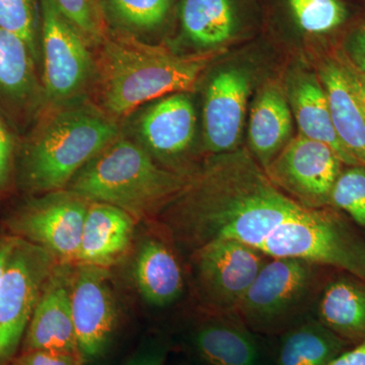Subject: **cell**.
<instances>
[{"label": "cell", "instance_id": "1", "mask_svg": "<svg viewBox=\"0 0 365 365\" xmlns=\"http://www.w3.org/2000/svg\"><path fill=\"white\" fill-rule=\"evenodd\" d=\"M160 213L170 237L189 252L232 240L269 259H302L365 280V241L337 209L297 202L247 148L211 155Z\"/></svg>", "mask_w": 365, "mask_h": 365}, {"label": "cell", "instance_id": "2", "mask_svg": "<svg viewBox=\"0 0 365 365\" xmlns=\"http://www.w3.org/2000/svg\"><path fill=\"white\" fill-rule=\"evenodd\" d=\"M96 58L98 106L114 119L176 93H189L222 50L181 55L127 37L107 38Z\"/></svg>", "mask_w": 365, "mask_h": 365}, {"label": "cell", "instance_id": "3", "mask_svg": "<svg viewBox=\"0 0 365 365\" xmlns=\"http://www.w3.org/2000/svg\"><path fill=\"white\" fill-rule=\"evenodd\" d=\"M120 134L117 120L86 98L48 106L21 150L24 186L40 193L66 189L79 170Z\"/></svg>", "mask_w": 365, "mask_h": 365}, {"label": "cell", "instance_id": "4", "mask_svg": "<svg viewBox=\"0 0 365 365\" xmlns=\"http://www.w3.org/2000/svg\"><path fill=\"white\" fill-rule=\"evenodd\" d=\"M188 175L165 169L134 139L120 134L86 163L66 189L90 202L116 206L137 220L158 215Z\"/></svg>", "mask_w": 365, "mask_h": 365}, {"label": "cell", "instance_id": "5", "mask_svg": "<svg viewBox=\"0 0 365 365\" xmlns=\"http://www.w3.org/2000/svg\"><path fill=\"white\" fill-rule=\"evenodd\" d=\"M330 269L302 259H269L237 313L255 333L279 336L314 316Z\"/></svg>", "mask_w": 365, "mask_h": 365}, {"label": "cell", "instance_id": "6", "mask_svg": "<svg viewBox=\"0 0 365 365\" xmlns=\"http://www.w3.org/2000/svg\"><path fill=\"white\" fill-rule=\"evenodd\" d=\"M40 11L45 105L86 98L96 72L90 42L60 13L53 0H40Z\"/></svg>", "mask_w": 365, "mask_h": 365}, {"label": "cell", "instance_id": "7", "mask_svg": "<svg viewBox=\"0 0 365 365\" xmlns=\"http://www.w3.org/2000/svg\"><path fill=\"white\" fill-rule=\"evenodd\" d=\"M57 267L47 250L16 237L0 278V365H11L46 283Z\"/></svg>", "mask_w": 365, "mask_h": 365}, {"label": "cell", "instance_id": "8", "mask_svg": "<svg viewBox=\"0 0 365 365\" xmlns=\"http://www.w3.org/2000/svg\"><path fill=\"white\" fill-rule=\"evenodd\" d=\"M268 257L232 240H215L190 252V263L206 312H237Z\"/></svg>", "mask_w": 365, "mask_h": 365}, {"label": "cell", "instance_id": "9", "mask_svg": "<svg viewBox=\"0 0 365 365\" xmlns=\"http://www.w3.org/2000/svg\"><path fill=\"white\" fill-rule=\"evenodd\" d=\"M343 165L330 146L299 134L264 170L297 202L309 208H325L330 207L331 192Z\"/></svg>", "mask_w": 365, "mask_h": 365}, {"label": "cell", "instance_id": "10", "mask_svg": "<svg viewBox=\"0 0 365 365\" xmlns=\"http://www.w3.org/2000/svg\"><path fill=\"white\" fill-rule=\"evenodd\" d=\"M44 194L14 216V230L64 263L78 261L91 202L68 189Z\"/></svg>", "mask_w": 365, "mask_h": 365}, {"label": "cell", "instance_id": "11", "mask_svg": "<svg viewBox=\"0 0 365 365\" xmlns=\"http://www.w3.org/2000/svg\"><path fill=\"white\" fill-rule=\"evenodd\" d=\"M107 268L79 264L71 275V306L83 361L102 356L111 344L119 312Z\"/></svg>", "mask_w": 365, "mask_h": 365}, {"label": "cell", "instance_id": "12", "mask_svg": "<svg viewBox=\"0 0 365 365\" xmlns=\"http://www.w3.org/2000/svg\"><path fill=\"white\" fill-rule=\"evenodd\" d=\"M146 105L132 121L134 140L153 158L173 167L188 153L195 137L193 102L188 93H176Z\"/></svg>", "mask_w": 365, "mask_h": 365}, {"label": "cell", "instance_id": "13", "mask_svg": "<svg viewBox=\"0 0 365 365\" xmlns=\"http://www.w3.org/2000/svg\"><path fill=\"white\" fill-rule=\"evenodd\" d=\"M318 76L325 88L334 127L346 150L365 167V78L347 54L327 56Z\"/></svg>", "mask_w": 365, "mask_h": 365}, {"label": "cell", "instance_id": "14", "mask_svg": "<svg viewBox=\"0 0 365 365\" xmlns=\"http://www.w3.org/2000/svg\"><path fill=\"white\" fill-rule=\"evenodd\" d=\"M204 312L190 334L192 349L204 365H268L261 335L237 312Z\"/></svg>", "mask_w": 365, "mask_h": 365}, {"label": "cell", "instance_id": "15", "mask_svg": "<svg viewBox=\"0 0 365 365\" xmlns=\"http://www.w3.org/2000/svg\"><path fill=\"white\" fill-rule=\"evenodd\" d=\"M250 91L251 79L241 68L223 69L211 79L203 109L204 143L211 155L237 150Z\"/></svg>", "mask_w": 365, "mask_h": 365}, {"label": "cell", "instance_id": "16", "mask_svg": "<svg viewBox=\"0 0 365 365\" xmlns=\"http://www.w3.org/2000/svg\"><path fill=\"white\" fill-rule=\"evenodd\" d=\"M45 105L37 63L16 34L0 26V115L9 124L23 125Z\"/></svg>", "mask_w": 365, "mask_h": 365}, {"label": "cell", "instance_id": "17", "mask_svg": "<svg viewBox=\"0 0 365 365\" xmlns=\"http://www.w3.org/2000/svg\"><path fill=\"white\" fill-rule=\"evenodd\" d=\"M66 264L57 266L46 283L26 328L21 351L44 350L81 355L71 313L72 274Z\"/></svg>", "mask_w": 365, "mask_h": 365}, {"label": "cell", "instance_id": "18", "mask_svg": "<svg viewBox=\"0 0 365 365\" xmlns=\"http://www.w3.org/2000/svg\"><path fill=\"white\" fill-rule=\"evenodd\" d=\"M135 222L116 206L91 202L83 225L79 264L107 268L121 260L133 239Z\"/></svg>", "mask_w": 365, "mask_h": 365}, {"label": "cell", "instance_id": "19", "mask_svg": "<svg viewBox=\"0 0 365 365\" xmlns=\"http://www.w3.org/2000/svg\"><path fill=\"white\" fill-rule=\"evenodd\" d=\"M287 96L300 135L330 146L344 165H360L337 135L325 88L318 74L309 71L295 74L290 79Z\"/></svg>", "mask_w": 365, "mask_h": 365}, {"label": "cell", "instance_id": "20", "mask_svg": "<svg viewBox=\"0 0 365 365\" xmlns=\"http://www.w3.org/2000/svg\"><path fill=\"white\" fill-rule=\"evenodd\" d=\"M314 316L348 343L365 341V280L343 272L327 279Z\"/></svg>", "mask_w": 365, "mask_h": 365}, {"label": "cell", "instance_id": "21", "mask_svg": "<svg viewBox=\"0 0 365 365\" xmlns=\"http://www.w3.org/2000/svg\"><path fill=\"white\" fill-rule=\"evenodd\" d=\"M292 133V112L284 91L278 83H266L250 116V153L265 170L289 143Z\"/></svg>", "mask_w": 365, "mask_h": 365}, {"label": "cell", "instance_id": "22", "mask_svg": "<svg viewBox=\"0 0 365 365\" xmlns=\"http://www.w3.org/2000/svg\"><path fill=\"white\" fill-rule=\"evenodd\" d=\"M134 278L139 294L153 307L172 306L184 294L181 263L169 242L160 237H148L139 247Z\"/></svg>", "mask_w": 365, "mask_h": 365}, {"label": "cell", "instance_id": "23", "mask_svg": "<svg viewBox=\"0 0 365 365\" xmlns=\"http://www.w3.org/2000/svg\"><path fill=\"white\" fill-rule=\"evenodd\" d=\"M347 345L311 316L279 335L272 365H330Z\"/></svg>", "mask_w": 365, "mask_h": 365}, {"label": "cell", "instance_id": "24", "mask_svg": "<svg viewBox=\"0 0 365 365\" xmlns=\"http://www.w3.org/2000/svg\"><path fill=\"white\" fill-rule=\"evenodd\" d=\"M181 21L186 37L206 50L217 49L235 28L230 0H182Z\"/></svg>", "mask_w": 365, "mask_h": 365}, {"label": "cell", "instance_id": "25", "mask_svg": "<svg viewBox=\"0 0 365 365\" xmlns=\"http://www.w3.org/2000/svg\"><path fill=\"white\" fill-rule=\"evenodd\" d=\"M0 26L19 36L28 46L36 63H39L40 0H0Z\"/></svg>", "mask_w": 365, "mask_h": 365}, {"label": "cell", "instance_id": "26", "mask_svg": "<svg viewBox=\"0 0 365 365\" xmlns=\"http://www.w3.org/2000/svg\"><path fill=\"white\" fill-rule=\"evenodd\" d=\"M108 13L130 31H148L162 25L170 0H103Z\"/></svg>", "mask_w": 365, "mask_h": 365}, {"label": "cell", "instance_id": "27", "mask_svg": "<svg viewBox=\"0 0 365 365\" xmlns=\"http://www.w3.org/2000/svg\"><path fill=\"white\" fill-rule=\"evenodd\" d=\"M330 207L344 211L353 222L365 230V167L349 165L334 185Z\"/></svg>", "mask_w": 365, "mask_h": 365}, {"label": "cell", "instance_id": "28", "mask_svg": "<svg viewBox=\"0 0 365 365\" xmlns=\"http://www.w3.org/2000/svg\"><path fill=\"white\" fill-rule=\"evenodd\" d=\"M297 25L311 34H324L344 23L347 11L340 0H288Z\"/></svg>", "mask_w": 365, "mask_h": 365}, {"label": "cell", "instance_id": "29", "mask_svg": "<svg viewBox=\"0 0 365 365\" xmlns=\"http://www.w3.org/2000/svg\"><path fill=\"white\" fill-rule=\"evenodd\" d=\"M60 13L85 36L90 44L100 45L105 28L97 0H53Z\"/></svg>", "mask_w": 365, "mask_h": 365}, {"label": "cell", "instance_id": "30", "mask_svg": "<svg viewBox=\"0 0 365 365\" xmlns=\"http://www.w3.org/2000/svg\"><path fill=\"white\" fill-rule=\"evenodd\" d=\"M85 361L81 355L28 350L21 351L14 357L11 365H83Z\"/></svg>", "mask_w": 365, "mask_h": 365}, {"label": "cell", "instance_id": "31", "mask_svg": "<svg viewBox=\"0 0 365 365\" xmlns=\"http://www.w3.org/2000/svg\"><path fill=\"white\" fill-rule=\"evenodd\" d=\"M16 139L6 119L0 115V190L9 184L13 172Z\"/></svg>", "mask_w": 365, "mask_h": 365}, {"label": "cell", "instance_id": "32", "mask_svg": "<svg viewBox=\"0 0 365 365\" xmlns=\"http://www.w3.org/2000/svg\"><path fill=\"white\" fill-rule=\"evenodd\" d=\"M170 344L163 338H155L144 343L129 357L124 365H165Z\"/></svg>", "mask_w": 365, "mask_h": 365}, {"label": "cell", "instance_id": "33", "mask_svg": "<svg viewBox=\"0 0 365 365\" xmlns=\"http://www.w3.org/2000/svg\"><path fill=\"white\" fill-rule=\"evenodd\" d=\"M347 56L365 78V26L357 30L348 41Z\"/></svg>", "mask_w": 365, "mask_h": 365}, {"label": "cell", "instance_id": "34", "mask_svg": "<svg viewBox=\"0 0 365 365\" xmlns=\"http://www.w3.org/2000/svg\"><path fill=\"white\" fill-rule=\"evenodd\" d=\"M330 365H365V341L341 353Z\"/></svg>", "mask_w": 365, "mask_h": 365}, {"label": "cell", "instance_id": "35", "mask_svg": "<svg viewBox=\"0 0 365 365\" xmlns=\"http://www.w3.org/2000/svg\"><path fill=\"white\" fill-rule=\"evenodd\" d=\"M14 240L16 239H9L0 242V278H1L2 273H4V268H6V262L9 260L11 250H13Z\"/></svg>", "mask_w": 365, "mask_h": 365}]
</instances>
